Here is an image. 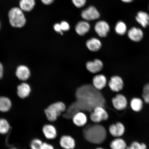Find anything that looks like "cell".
I'll return each mask as SVG.
<instances>
[{
    "instance_id": "13",
    "label": "cell",
    "mask_w": 149,
    "mask_h": 149,
    "mask_svg": "<svg viewBox=\"0 0 149 149\" xmlns=\"http://www.w3.org/2000/svg\"><path fill=\"white\" fill-rule=\"evenodd\" d=\"M87 70L91 73L95 74L100 71L103 68V64L102 61L96 59L94 61H89L86 64Z\"/></svg>"
},
{
    "instance_id": "15",
    "label": "cell",
    "mask_w": 149,
    "mask_h": 149,
    "mask_svg": "<svg viewBox=\"0 0 149 149\" xmlns=\"http://www.w3.org/2000/svg\"><path fill=\"white\" fill-rule=\"evenodd\" d=\"M129 38L133 41L138 42L141 40L143 37V33L141 30L135 27H132L128 31Z\"/></svg>"
},
{
    "instance_id": "39",
    "label": "cell",
    "mask_w": 149,
    "mask_h": 149,
    "mask_svg": "<svg viewBox=\"0 0 149 149\" xmlns=\"http://www.w3.org/2000/svg\"><path fill=\"white\" fill-rule=\"evenodd\" d=\"M126 149H130L129 146H128L127 148Z\"/></svg>"
},
{
    "instance_id": "8",
    "label": "cell",
    "mask_w": 149,
    "mask_h": 149,
    "mask_svg": "<svg viewBox=\"0 0 149 149\" xmlns=\"http://www.w3.org/2000/svg\"><path fill=\"white\" fill-rule=\"evenodd\" d=\"M43 134L46 139L53 140L56 139L58 131L56 128L53 125L47 124L44 125L42 128Z\"/></svg>"
},
{
    "instance_id": "22",
    "label": "cell",
    "mask_w": 149,
    "mask_h": 149,
    "mask_svg": "<svg viewBox=\"0 0 149 149\" xmlns=\"http://www.w3.org/2000/svg\"><path fill=\"white\" fill-rule=\"evenodd\" d=\"M36 4L35 0H20L19 8L23 12H31L34 8Z\"/></svg>"
},
{
    "instance_id": "29",
    "label": "cell",
    "mask_w": 149,
    "mask_h": 149,
    "mask_svg": "<svg viewBox=\"0 0 149 149\" xmlns=\"http://www.w3.org/2000/svg\"><path fill=\"white\" fill-rule=\"evenodd\" d=\"M142 96L145 102L149 104V84L145 85L143 88Z\"/></svg>"
},
{
    "instance_id": "10",
    "label": "cell",
    "mask_w": 149,
    "mask_h": 149,
    "mask_svg": "<svg viewBox=\"0 0 149 149\" xmlns=\"http://www.w3.org/2000/svg\"><path fill=\"white\" fill-rule=\"evenodd\" d=\"M113 105L114 109L118 111L125 109L127 106L126 98L122 94H118L112 100Z\"/></svg>"
},
{
    "instance_id": "31",
    "label": "cell",
    "mask_w": 149,
    "mask_h": 149,
    "mask_svg": "<svg viewBox=\"0 0 149 149\" xmlns=\"http://www.w3.org/2000/svg\"><path fill=\"white\" fill-rule=\"evenodd\" d=\"M60 24L63 31H68L70 29V27L69 24L67 22L63 21L61 22Z\"/></svg>"
},
{
    "instance_id": "40",
    "label": "cell",
    "mask_w": 149,
    "mask_h": 149,
    "mask_svg": "<svg viewBox=\"0 0 149 149\" xmlns=\"http://www.w3.org/2000/svg\"><path fill=\"white\" fill-rule=\"evenodd\" d=\"M1 22H0V29H1Z\"/></svg>"
},
{
    "instance_id": "18",
    "label": "cell",
    "mask_w": 149,
    "mask_h": 149,
    "mask_svg": "<svg viewBox=\"0 0 149 149\" xmlns=\"http://www.w3.org/2000/svg\"><path fill=\"white\" fill-rule=\"evenodd\" d=\"M90 25L88 22L81 21L79 22L75 26L76 32L80 36H84L90 29Z\"/></svg>"
},
{
    "instance_id": "36",
    "label": "cell",
    "mask_w": 149,
    "mask_h": 149,
    "mask_svg": "<svg viewBox=\"0 0 149 149\" xmlns=\"http://www.w3.org/2000/svg\"><path fill=\"white\" fill-rule=\"evenodd\" d=\"M122 1L126 3H130L133 0H121Z\"/></svg>"
},
{
    "instance_id": "33",
    "label": "cell",
    "mask_w": 149,
    "mask_h": 149,
    "mask_svg": "<svg viewBox=\"0 0 149 149\" xmlns=\"http://www.w3.org/2000/svg\"><path fill=\"white\" fill-rule=\"evenodd\" d=\"M54 29L56 32L60 33L61 35L63 34V31L61 29L60 24L56 23L54 26Z\"/></svg>"
},
{
    "instance_id": "28",
    "label": "cell",
    "mask_w": 149,
    "mask_h": 149,
    "mask_svg": "<svg viewBox=\"0 0 149 149\" xmlns=\"http://www.w3.org/2000/svg\"><path fill=\"white\" fill-rule=\"evenodd\" d=\"M43 142L40 139L36 138L31 141L30 146L31 149H40Z\"/></svg>"
},
{
    "instance_id": "35",
    "label": "cell",
    "mask_w": 149,
    "mask_h": 149,
    "mask_svg": "<svg viewBox=\"0 0 149 149\" xmlns=\"http://www.w3.org/2000/svg\"><path fill=\"white\" fill-rule=\"evenodd\" d=\"M3 67L1 63H0V79L3 77Z\"/></svg>"
},
{
    "instance_id": "30",
    "label": "cell",
    "mask_w": 149,
    "mask_h": 149,
    "mask_svg": "<svg viewBox=\"0 0 149 149\" xmlns=\"http://www.w3.org/2000/svg\"><path fill=\"white\" fill-rule=\"evenodd\" d=\"M72 1L76 7L80 8L85 5L86 2V0H72Z\"/></svg>"
},
{
    "instance_id": "38",
    "label": "cell",
    "mask_w": 149,
    "mask_h": 149,
    "mask_svg": "<svg viewBox=\"0 0 149 149\" xmlns=\"http://www.w3.org/2000/svg\"><path fill=\"white\" fill-rule=\"evenodd\" d=\"M9 149H19L17 148H15V147H12L10 148H9Z\"/></svg>"
},
{
    "instance_id": "4",
    "label": "cell",
    "mask_w": 149,
    "mask_h": 149,
    "mask_svg": "<svg viewBox=\"0 0 149 149\" xmlns=\"http://www.w3.org/2000/svg\"><path fill=\"white\" fill-rule=\"evenodd\" d=\"M109 115L105 108L98 106L94 108L89 115V119L93 123L100 124L109 120Z\"/></svg>"
},
{
    "instance_id": "16",
    "label": "cell",
    "mask_w": 149,
    "mask_h": 149,
    "mask_svg": "<svg viewBox=\"0 0 149 149\" xmlns=\"http://www.w3.org/2000/svg\"><path fill=\"white\" fill-rule=\"evenodd\" d=\"M109 147L110 149H126L128 146L125 140L120 137L114 138L111 140Z\"/></svg>"
},
{
    "instance_id": "27",
    "label": "cell",
    "mask_w": 149,
    "mask_h": 149,
    "mask_svg": "<svg viewBox=\"0 0 149 149\" xmlns=\"http://www.w3.org/2000/svg\"><path fill=\"white\" fill-rule=\"evenodd\" d=\"M129 146L130 149H148V146L145 143L137 141H132Z\"/></svg>"
},
{
    "instance_id": "19",
    "label": "cell",
    "mask_w": 149,
    "mask_h": 149,
    "mask_svg": "<svg viewBox=\"0 0 149 149\" xmlns=\"http://www.w3.org/2000/svg\"><path fill=\"white\" fill-rule=\"evenodd\" d=\"M31 92V87L27 83H22L17 87V94L20 98L23 99L27 97Z\"/></svg>"
},
{
    "instance_id": "11",
    "label": "cell",
    "mask_w": 149,
    "mask_h": 149,
    "mask_svg": "<svg viewBox=\"0 0 149 149\" xmlns=\"http://www.w3.org/2000/svg\"><path fill=\"white\" fill-rule=\"evenodd\" d=\"M95 30L99 36L103 38L107 36L110 31V26L107 22L101 20L96 24Z\"/></svg>"
},
{
    "instance_id": "37",
    "label": "cell",
    "mask_w": 149,
    "mask_h": 149,
    "mask_svg": "<svg viewBox=\"0 0 149 149\" xmlns=\"http://www.w3.org/2000/svg\"><path fill=\"white\" fill-rule=\"evenodd\" d=\"M95 149H106L105 148H103V147H101V146H98L97 147L95 148Z\"/></svg>"
},
{
    "instance_id": "6",
    "label": "cell",
    "mask_w": 149,
    "mask_h": 149,
    "mask_svg": "<svg viewBox=\"0 0 149 149\" xmlns=\"http://www.w3.org/2000/svg\"><path fill=\"white\" fill-rule=\"evenodd\" d=\"M72 123L77 127H85L88 123V118L86 113L79 111L76 113L71 118Z\"/></svg>"
},
{
    "instance_id": "23",
    "label": "cell",
    "mask_w": 149,
    "mask_h": 149,
    "mask_svg": "<svg viewBox=\"0 0 149 149\" xmlns=\"http://www.w3.org/2000/svg\"><path fill=\"white\" fill-rule=\"evenodd\" d=\"M12 107V102L9 98L6 97H0V111L7 112L10 110Z\"/></svg>"
},
{
    "instance_id": "26",
    "label": "cell",
    "mask_w": 149,
    "mask_h": 149,
    "mask_svg": "<svg viewBox=\"0 0 149 149\" xmlns=\"http://www.w3.org/2000/svg\"><path fill=\"white\" fill-rule=\"evenodd\" d=\"M115 31L119 35H124L127 31V26L125 23L122 21H119L115 27Z\"/></svg>"
},
{
    "instance_id": "9",
    "label": "cell",
    "mask_w": 149,
    "mask_h": 149,
    "mask_svg": "<svg viewBox=\"0 0 149 149\" xmlns=\"http://www.w3.org/2000/svg\"><path fill=\"white\" fill-rule=\"evenodd\" d=\"M82 18L86 21H91L98 19L100 17V14L95 7L90 6L82 11Z\"/></svg>"
},
{
    "instance_id": "17",
    "label": "cell",
    "mask_w": 149,
    "mask_h": 149,
    "mask_svg": "<svg viewBox=\"0 0 149 149\" xmlns=\"http://www.w3.org/2000/svg\"><path fill=\"white\" fill-rule=\"evenodd\" d=\"M93 83L95 88L98 90H101L107 85V79L103 74H98L93 78Z\"/></svg>"
},
{
    "instance_id": "2",
    "label": "cell",
    "mask_w": 149,
    "mask_h": 149,
    "mask_svg": "<svg viewBox=\"0 0 149 149\" xmlns=\"http://www.w3.org/2000/svg\"><path fill=\"white\" fill-rule=\"evenodd\" d=\"M66 110V106L62 102H58L51 104L45 110L47 119L50 122H56L58 117Z\"/></svg>"
},
{
    "instance_id": "34",
    "label": "cell",
    "mask_w": 149,
    "mask_h": 149,
    "mask_svg": "<svg viewBox=\"0 0 149 149\" xmlns=\"http://www.w3.org/2000/svg\"><path fill=\"white\" fill-rule=\"evenodd\" d=\"M41 1L44 5H49L53 3L54 0H41Z\"/></svg>"
},
{
    "instance_id": "25",
    "label": "cell",
    "mask_w": 149,
    "mask_h": 149,
    "mask_svg": "<svg viewBox=\"0 0 149 149\" xmlns=\"http://www.w3.org/2000/svg\"><path fill=\"white\" fill-rule=\"evenodd\" d=\"M10 130V124L8 121L6 119L0 118V134H6Z\"/></svg>"
},
{
    "instance_id": "20",
    "label": "cell",
    "mask_w": 149,
    "mask_h": 149,
    "mask_svg": "<svg viewBox=\"0 0 149 149\" xmlns=\"http://www.w3.org/2000/svg\"><path fill=\"white\" fill-rule=\"evenodd\" d=\"M86 45L89 51L96 52L98 51L101 48L102 43L97 38H93L87 41Z\"/></svg>"
},
{
    "instance_id": "24",
    "label": "cell",
    "mask_w": 149,
    "mask_h": 149,
    "mask_svg": "<svg viewBox=\"0 0 149 149\" xmlns=\"http://www.w3.org/2000/svg\"><path fill=\"white\" fill-rule=\"evenodd\" d=\"M143 105L142 100L139 98H134L130 102V107L132 110L136 112H139L142 110Z\"/></svg>"
},
{
    "instance_id": "32",
    "label": "cell",
    "mask_w": 149,
    "mask_h": 149,
    "mask_svg": "<svg viewBox=\"0 0 149 149\" xmlns=\"http://www.w3.org/2000/svg\"><path fill=\"white\" fill-rule=\"evenodd\" d=\"M40 149H55L54 146L50 143L43 142Z\"/></svg>"
},
{
    "instance_id": "5",
    "label": "cell",
    "mask_w": 149,
    "mask_h": 149,
    "mask_svg": "<svg viewBox=\"0 0 149 149\" xmlns=\"http://www.w3.org/2000/svg\"><path fill=\"white\" fill-rule=\"evenodd\" d=\"M126 127L122 122H117L111 124L108 128V132L114 138L122 137L126 132Z\"/></svg>"
},
{
    "instance_id": "14",
    "label": "cell",
    "mask_w": 149,
    "mask_h": 149,
    "mask_svg": "<svg viewBox=\"0 0 149 149\" xmlns=\"http://www.w3.org/2000/svg\"><path fill=\"white\" fill-rule=\"evenodd\" d=\"M16 74L19 79L21 81H25L30 77V71L26 66L20 65L17 68Z\"/></svg>"
},
{
    "instance_id": "3",
    "label": "cell",
    "mask_w": 149,
    "mask_h": 149,
    "mask_svg": "<svg viewBox=\"0 0 149 149\" xmlns=\"http://www.w3.org/2000/svg\"><path fill=\"white\" fill-rule=\"evenodd\" d=\"M8 18L10 25L15 28L23 27L26 22L24 12L19 7L11 8L8 13Z\"/></svg>"
},
{
    "instance_id": "21",
    "label": "cell",
    "mask_w": 149,
    "mask_h": 149,
    "mask_svg": "<svg viewBox=\"0 0 149 149\" xmlns=\"http://www.w3.org/2000/svg\"><path fill=\"white\" fill-rule=\"evenodd\" d=\"M136 19L143 27H146L149 25V15L146 12L140 11L138 13Z\"/></svg>"
},
{
    "instance_id": "12",
    "label": "cell",
    "mask_w": 149,
    "mask_h": 149,
    "mask_svg": "<svg viewBox=\"0 0 149 149\" xmlns=\"http://www.w3.org/2000/svg\"><path fill=\"white\" fill-rule=\"evenodd\" d=\"M123 86V81L122 78L118 76L112 77L109 82V87L113 92H118L122 90Z\"/></svg>"
},
{
    "instance_id": "41",
    "label": "cell",
    "mask_w": 149,
    "mask_h": 149,
    "mask_svg": "<svg viewBox=\"0 0 149 149\" xmlns=\"http://www.w3.org/2000/svg\"></svg>"
},
{
    "instance_id": "7",
    "label": "cell",
    "mask_w": 149,
    "mask_h": 149,
    "mask_svg": "<svg viewBox=\"0 0 149 149\" xmlns=\"http://www.w3.org/2000/svg\"><path fill=\"white\" fill-rule=\"evenodd\" d=\"M59 146L63 149H75L76 147V140L70 135H64L59 140Z\"/></svg>"
},
{
    "instance_id": "1",
    "label": "cell",
    "mask_w": 149,
    "mask_h": 149,
    "mask_svg": "<svg viewBox=\"0 0 149 149\" xmlns=\"http://www.w3.org/2000/svg\"><path fill=\"white\" fill-rule=\"evenodd\" d=\"M108 130L101 124L89 125L84 127V138L91 144L100 145L105 142L107 137Z\"/></svg>"
}]
</instances>
